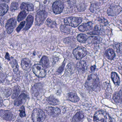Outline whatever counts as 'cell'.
Returning a JSON list of instances; mask_svg holds the SVG:
<instances>
[{"label": "cell", "instance_id": "6da1fadb", "mask_svg": "<svg viewBox=\"0 0 122 122\" xmlns=\"http://www.w3.org/2000/svg\"><path fill=\"white\" fill-rule=\"evenodd\" d=\"M85 86L90 90L97 91L100 88L99 78L97 75L92 74L89 75L85 83Z\"/></svg>", "mask_w": 122, "mask_h": 122}, {"label": "cell", "instance_id": "7a4b0ae2", "mask_svg": "<svg viewBox=\"0 0 122 122\" xmlns=\"http://www.w3.org/2000/svg\"><path fill=\"white\" fill-rule=\"evenodd\" d=\"M94 122H112V119L107 113L102 110L98 111L94 114Z\"/></svg>", "mask_w": 122, "mask_h": 122}, {"label": "cell", "instance_id": "3957f363", "mask_svg": "<svg viewBox=\"0 0 122 122\" xmlns=\"http://www.w3.org/2000/svg\"><path fill=\"white\" fill-rule=\"evenodd\" d=\"M46 117L45 113L41 109L36 108L33 111L32 118L33 122H43Z\"/></svg>", "mask_w": 122, "mask_h": 122}, {"label": "cell", "instance_id": "277c9868", "mask_svg": "<svg viewBox=\"0 0 122 122\" xmlns=\"http://www.w3.org/2000/svg\"><path fill=\"white\" fill-rule=\"evenodd\" d=\"M82 21L81 18L76 17H68L64 19V22L66 25L73 27H77Z\"/></svg>", "mask_w": 122, "mask_h": 122}, {"label": "cell", "instance_id": "5b68a950", "mask_svg": "<svg viewBox=\"0 0 122 122\" xmlns=\"http://www.w3.org/2000/svg\"><path fill=\"white\" fill-rule=\"evenodd\" d=\"M73 53L77 60H80L86 56L87 51L86 48L83 47L79 46L73 50Z\"/></svg>", "mask_w": 122, "mask_h": 122}, {"label": "cell", "instance_id": "8992f818", "mask_svg": "<svg viewBox=\"0 0 122 122\" xmlns=\"http://www.w3.org/2000/svg\"><path fill=\"white\" fill-rule=\"evenodd\" d=\"M32 68L33 72L38 77L43 78L46 76V71L42 65L36 64L33 66Z\"/></svg>", "mask_w": 122, "mask_h": 122}, {"label": "cell", "instance_id": "52a82bcc", "mask_svg": "<svg viewBox=\"0 0 122 122\" xmlns=\"http://www.w3.org/2000/svg\"><path fill=\"white\" fill-rule=\"evenodd\" d=\"M48 14L45 10L39 11L37 13L35 19V25L37 26L41 25L46 20Z\"/></svg>", "mask_w": 122, "mask_h": 122}, {"label": "cell", "instance_id": "ba28073f", "mask_svg": "<svg viewBox=\"0 0 122 122\" xmlns=\"http://www.w3.org/2000/svg\"><path fill=\"white\" fill-rule=\"evenodd\" d=\"M122 10L121 7L116 5H112L108 8L107 10L108 15L111 16H115L119 14Z\"/></svg>", "mask_w": 122, "mask_h": 122}, {"label": "cell", "instance_id": "9c48e42d", "mask_svg": "<svg viewBox=\"0 0 122 122\" xmlns=\"http://www.w3.org/2000/svg\"><path fill=\"white\" fill-rule=\"evenodd\" d=\"M17 25V22L14 18L8 20L5 25V28L8 34H10L13 32Z\"/></svg>", "mask_w": 122, "mask_h": 122}, {"label": "cell", "instance_id": "30bf717a", "mask_svg": "<svg viewBox=\"0 0 122 122\" xmlns=\"http://www.w3.org/2000/svg\"><path fill=\"white\" fill-rule=\"evenodd\" d=\"M64 5L62 1L58 0L55 2L53 4L52 10L54 13L58 15L61 13L63 10Z\"/></svg>", "mask_w": 122, "mask_h": 122}, {"label": "cell", "instance_id": "8fae6325", "mask_svg": "<svg viewBox=\"0 0 122 122\" xmlns=\"http://www.w3.org/2000/svg\"><path fill=\"white\" fill-rule=\"evenodd\" d=\"M1 117L8 121H13L15 119V117L10 111L5 110H1L0 112Z\"/></svg>", "mask_w": 122, "mask_h": 122}, {"label": "cell", "instance_id": "7c38bea8", "mask_svg": "<svg viewBox=\"0 0 122 122\" xmlns=\"http://www.w3.org/2000/svg\"><path fill=\"white\" fill-rule=\"evenodd\" d=\"M43 85L41 83H36L31 88V93L35 97H37L42 90Z\"/></svg>", "mask_w": 122, "mask_h": 122}, {"label": "cell", "instance_id": "4fadbf2b", "mask_svg": "<svg viewBox=\"0 0 122 122\" xmlns=\"http://www.w3.org/2000/svg\"><path fill=\"white\" fill-rule=\"evenodd\" d=\"M46 110L47 114L53 117H57L61 113V110L58 107H48Z\"/></svg>", "mask_w": 122, "mask_h": 122}, {"label": "cell", "instance_id": "5bb4252c", "mask_svg": "<svg viewBox=\"0 0 122 122\" xmlns=\"http://www.w3.org/2000/svg\"><path fill=\"white\" fill-rule=\"evenodd\" d=\"M87 67V63L84 61H79L77 64V70L78 72L81 73H83L86 72Z\"/></svg>", "mask_w": 122, "mask_h": 122}, {"label": "cell", "instance_id": "9a60e30c", "mask_svg": "<svg viewBox=\"0 0 122 122\" xmlns=\"http://www.w3.org/2000/svg\"><path fill=\"white\" fill-rule=\"evenodd\" d=\"M28 98V96L25 93H22L14 102V105L16 106H19Z\"/></svg>", "mask_w": 122, "mask_h": 122}, {"label": "cell", "instance_id": "2e32d148", "mask_svg": "<svg viewBox=\"0 0 122 122\" xmlns=\"http://www.w3.org/2000/svg\"><path fill=\"white\" fill-rule=\"evenodd\" d=\"M113 101L120 105H122V90L120 91L114 93L113 97Z\"/></svg>", "mask_w": 122, "mask_h": 122}, {"label": "cell", "instance_id": "e0dca14e", "mask_svg": "<svg viewBox=\"0 0 122 122\" xmlns=\"http://www.w3.org/2000/svg\"><path fill=\"white\" fill-rule=\"evenodd\" d=\"M93 24L91 22H88L87 23H83L79 26L78 30L81 32H83L90 30L92 28Z\"/></svg>", "mask_w": 122, "mask_h": 122}, {"label": "cell", "instance_id": "ac0fdd59", "mask_svg": "<svg viewBox=\"0 0 122 122\" xmlns=\"http://www.w3.org/2000/svg\"><path fill=\"white\" fill-rule=\"evenodd\" d=\"M21 66L23 70L25 71L28 70L31 67V62L28 58H23L21 61Z\"/></svg>", "mask_w": 122, "mask_h": 122}, {"label": "cell", "instance_id": "d6986e66", "mask_svg": "<svg viewBox=\"0 0 122 122\" xmlns=\"http://www.w3.org/2000/svg\"><path fill=\"white\" fill-rule=\"evenodd\" d=\"M20 8L22 10L32 11L34 10V6L32 4L30 3H23L20 5Z\"/></svg>", "mask_w": 122, "mask_h": 122}, {"label": "cell", "instance_id": "ffe728a7", "mask_svg": "<svg viewBox=\"0 0 122 122\" xmlns=\"http://www.w3.org/2000/svg\"><path fill=\"white\" fill-rule=\"evenodd\" d=\"M84 116L82 113L78 112L74 115L72 120V122H82L84 118Z\"/></svg>", "mask_w": 122, "mask_h": 122}, {"label": "cell", "instance_id": "44dd1931", "mask_svg": "<svg viewBox=\"0 0 122 122\" xmlns=\"http://www.w3.org/2000/svg\"><path fill=\"white\" fill-rule=\"evenodd\" d=\"M33 20H34V18L32 15H29L28 16L26 20V25L24 28V30L26 31L29 30L31 27L33 23Z\"/></svg>", "mask_w": 122, "mask_h": 122}, {"label": "cell", "instance_id": "7402d4cb", "mask_svg": "<svg viewBox=\"0 0 122 122\" xmlns=\"http://www.w3.org/2000/svg\"><path fill=\"white\" fill-rule=\"evenodd\" d=\"M102 39L100 38L95 36H91L88 38L87 41L90 44H98L101 42Z\"/></svg>", "mask_w": 122, "mask_h": 122}, {"label": "cell", "instance_id": "603a6c76", "mask_svg": "<svg viewBox=\"0 0 122 122\" xmlns=\"http://www.w3.org/2000/svg\"><path fill=\"white\" fill-rule=\"evenodd\" d=\"M67 97L68 100L71 102H78L80 100V98L77 95L74 93H69L67 94Z\"/></svg>", "mask_w": 122, "mask_h": 122}, {"label": "cell", "instance_id": "cb8c5ba5", "mask_svg": "<svg viewBox=\"0 0 122 122\" xmlns=\"http://www.w3.org/2000/svg\"><path fill=\"white\" fill-rule=\"evenodd\" d=\"M10 63L11 65V67L12 68L14 72L16 73L18 71V66L17 61L14 59L12 57L11 58V60L10 62Z\"/></svg>", "mask_w": 122, "mask_h": 122}, {"label": "cell", "instance_id": "d4e9b609", "mask_svg": "<svg viewBox=\"0 0 122 122\" xmlns=\"http://www.w3.org/2000/svg\"><path fill=\"white\" fill-rule=\"evenodd\" d=\"M105 55L106 57L110 60H113L115 56V54L113 51L111 49L107 50L105 52Z\"/></svg>", "mask_w": 122, "mask_h": 122}, {"label": "cell", "instance_id": "484cf974", "mask_svg": "<svg viewBox=\"0 0 122 122\" xmlns=\"http://www.w3.org/2000/svg\"><path fill=\"white\" fill-rule=\"evenodd\" d=\"M40 63L45 68H47L50 65V63L48 58L47 56H43L41 60Z\"/></svg>", "mask_w": 122, "mask_h": 122}, {"label": "cell", "instance_id": "4316f807", "mask_svg": "<svg viewBox=\"0 0 122 122\" xmlns=\"http://www.w3.org/2000/svg\"><path fill=\"white\" fill-rule=\"evenodd\" d=\"M46 100L47 102L51 105H58L60 103L59 100L53 96H50L48 97L47 98Z\"/></svg>", "mask_w": 122, "mask_h": 122}, {"label": "cell", "instance_id": "83f0119b", "mask_svg": "<svg viewBox=\"0 0 122 122\" xmlns=\"http://www.w3.org/2000/svg\"><path fill=\"white\" fill-rule=\"evenodd\" d=\"M111 78L115 85L116 86L119 85L120 83V78L116 73L115 72H112V73Z\"/></svg>", "mask_w": 122, "mask_h": 122}, {"label": "cell", "instance_id": "f1b7e54d", "mask_svg": "<svg viewBox=\"0 0 122 122\" xmlns=\"http://www.w3.org/2000/svg\"><path fill=\"white\" fill-rule=\"evenodd\" d=\"M20 88L18 86H16L14 87L12 97L13 99H15L17 97L19 94H20Z\"/></svg>", "mask_w": 122, "mask_h": 122}, {"label": "cell", "instance_id": "f546056e", "mask_svg": "<svg viewBox=\"0 0 122 122\" xmlns=\"http://www.w3.org/2000/svg\"><path fill=\"white\" fill-rule=\"evenodd\" d=\"M0 15L2 16L7 13L9 10L8 6L5 4H2L0 6Z\"/></svg>", "mask_w": 122, "mask_h": 122}, {"label": "cell", "instance_id": "4dcf8cb0", "mask_svg": "<svg viewBox=\"0 0 122 122\" xmlns=\"http://www.w3.org/2000/svg\"><path fill=\"white\" fill-rule=\"evenodd\" d=\"M88 38V36L84 34H80L77 37V40L78 41L81 43L85 42L87 40Z\"/></svg>", "mask_w": 122, "mask_h": 122}, {"label": "cell", "instance_id": "1f68e13d", "mask_svg": "<svg viewBox=\"0 0 122 122\" xmlns=\"http://www.w3.org/2000/svg\"><path fill=\"white\" fill-rule=\"evenodd\" d=\"M91 35H100L102 34V29L100 26L98 25L95 27L93 31L90 33Z\"/></svg>", "mask_w": 122, "mask_h": 122}, {"label": "cell", "instance_id": "d6a6232c", "mask_svg": "<svg viewBox=\"0 0 122 122\" xmlns=\"http://www.w3.org/2000/svg\"><path fill=\"white\" fill-rule=\"evenodd\" d=\"M46 25L51 28H54L57 27V24L55 21L48 18L46 20Z\"/></svg>", "mask_w": 122, "mask_h": 122}, {"label": "cell", "instance_id": "836d02e7", "mask_svg": "<svg viewBox=\"0 0 122 122\" xmlns=\"http://www.w3.org/2000/svg\"><path fill=\"white\" fill-rule=\"evenodd\" d=\"M26 15H27V13L25 10L20 12L18 15L17 18V21H18V22H20V21L23 20L25 18Z\"/></svg>", "mask_w": 122, "mask_h": 122}, {"label": "cell", "instance_id": "e575fe53", "mask_svg": "<svg viewBox=\"0 0 122 122\" xmlns=\"http://www.w3.org/2000/svg\"><path fill=\"white\" fill-rule=\"evenodd\" d=\"M99 9V5L97 3H93L91 4L90 6V10L91 12L95 13Z\"/></svg>", "mask_w": 122, "mask_h": 122}, {"label": "cell", "instance_id": "d590c367", "mask_svg": "<svg viewBox=\"0 0 122 122\" xmlns=\"http://www.w3.org/2000/svg\"><path fill=\"white\" fill-rule=\"evenodd\" d=\"M18 3L17 2H13L10 5V11H15V10H17L18 8Z\"/></svg>", "mask_w": 122, "mask_h": 122}, {"label": "cell", "instance_id": "8d00e7d4", "mask_svg": "<svg viewBox=\"0 0 122 122\" xmlns=\"http://www.w3.org/2000/svg\"><path fill=\"white\" fill-rule=\"evenodd\" d=\"M61 30L63 32L65 33H69L70 32V29L66 25H62L60 27Z\"/></svg>", "mask_w": 122, "mask_h": 122}, {"label": "cell", "instance_id": "74e56055", "mask_svg": "<svg viewBox=\"0 0 122 122\" xmlns=\"http://www.w3.org/2000/svg\"><path fill=\"white\" fill-rule=\"evenodd\" d=\"M20 115L21 117H23L26 116V114L25 113V107L24 106H23L21 107L20 110Z\"/></svg>", "mask_w": 122, "mask_h": 122}, {"label": "cell", "instance_id": "f35d334b", "mask_svg": "<svg viewBox=\"0 0 122 122\" xmlns=\"http://www.w3.org/2000/svg\"><path fill=\"white\" fill-rule=\"evenodd\" d=\"M116 51L118 53L122 52V45L121 43H117L115 45Z\"/></svg>", "mask_w": 122, "mask_h": 122}, {"label": "cell", "instance_id": "ab89813d", "mask_svg": "<svg viewBox=\"0 0 122 122\" xmlns=\"http://www.w3.org/2000/svg\"><path fill=\"white\" fill-rule=\"evenodd\" d=\"M97 20L99 22H100L101 23H102L105 25H107L108 24V22L107 20L105 18H98Z\"/></svg>", "mask_w": 122, "mask_h": 122}, {"label": "cell", "instance_id": "60d3db41", "mask_svg": "<svg viewBox=\"0 0 122 122\" xmlns=\"http://www.w3.org/2000/svg\"><path fill=\"white\" fill-rule=\"evenodd\" d=\"M25 21H23L22 22L20 23L19 26L16 29V31L17 32H19L20 31L22 30V28L25 26Z\"/></svg>", "mask_w": 122, "mask_h": 122}, {"label": "cell", "instance_id": "b9f144b4", "mask_svg": "<svg viewBox=\"0 0 122 122\" xmlns=\"http://www.w3.org/2000/svg\"><path fill=\"white\" fill-rule=\"evenodd\" d=\"M12 90L10 88H8L5 91V95L6 97H8L10 96L11 94Z\"/></svg>", "mask_w": 122, "mask_h": 122}, {"label": "cell", "instance_id": "7bdbcfd3", "mask_svg": "<svg viewBox=\"0 0 122 122\" xmlns=\"http://www.w3.org/2000/svg\"><path fill=\"white\" fill-rule=\"evenodd\" d=\"M5 57V59L8 60L10 61V60H11V58L10 57V55H9V53L8 52L6 53Z\"/></svg>", "mask_w": 122, "mask_h": 122}, {"label": "cell", "instance_id": "ee69618b", "mask_svg": "<svg viewBox=\"0 0 122 122\" xmlns=\"http://www.w3.org/2000/svg\"><path fill=\"white\" fill-rule=\"evenodd\" d=\"M96 68V67L95 66H91L90 68L91 70L92 71H93Z\"/></svg>", "mask_w": 122, "mask_h": 122}, {"label": "cell", "instance_id": "f6af8a7d", "mask_svg": "<svg viewBox=\"0 0 122 122\" xmlns=\"http://www.w3.org/2000/svg\"><path fill=\"white\" fill-rule=\"evenodd\" d=\"M118 70L120 73L122 75V67L118 68Z\"/></svg>", "mask_w": 122, "mask_h": 122}, {"label": "cell", "instance_id": "bcb514c9", "mask_svg": "<svg viewBox=\"0 0 122 122\" xmlns=\"http://www.w3.org/2000/svg\"><path fill=\"white\" fill-rule=\"evenodd\" d=\"M120 122H122V119L121 120Z\"/></svg>", "mask_w": 122, "mask_h": 122}]
</instances>
